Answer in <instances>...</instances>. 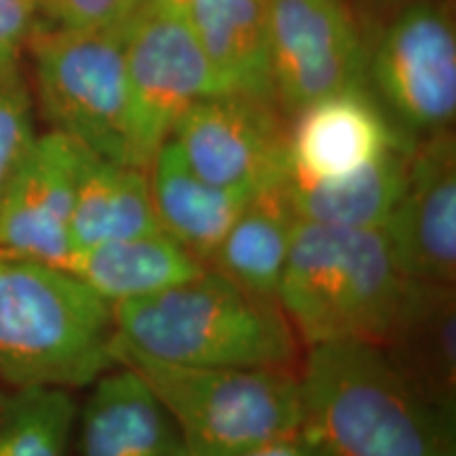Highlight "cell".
<instances>
[{
  "label": "cell",
  "instance_id": "1",
  "mask_svg": "<svg viewBox=\"0 0 456 456\" xmlns=\"http://www.w3.org/2000/svg\"><path fill=\"white\" fill-rule=\"evenodd\" d=\"M300 389L305 425L334 456H456V416L420 395L380 346H309Z\"/></svg>",
  "mask_w": 456,
  "mask_h": 456
},
{
  "label": "cell",
  "instance_id": "2",
  "mask_svg": "<svg viewBox=\"0 0 456 456\" xmlns=\"http://www.w3.org/2000/svg\"><path fill=\"white\" fill-rule=\"evenodd\" d=\"M117 338L159 362L300 370L302 342L279 302L208 266L191 281L112 306Z\"/></svg>",
  "mask_w": 456,
  "mask_h": 456
},
{
  "label": "cell",
  "instance_id": "3",
  "mask_svg": "<svg viewBox=\"0 0 456 456\" xmlns=\"http://www.w3.org/2000/svg\"><path fill=\"white\" fill-rule=\"evenodd\" d=\"M412 283L393 258L383 228L298 220L277 302L305 349L328 342L380 346Z\"/></svg>",
  "mask_w": 456,
  "mask_h": 456
},
{
  "label": "cell",
  "instance_id": "4",
  "mask_svg": "<svg viewBox=\"0 0 456 456\" xmlns=\"http://www.w3.org/2000/svg\"><path fill=\"white\" fill-rule=\"evenodd\" d=\"M112 305L61 266L0 252V380L87 389L114 362Z\"/></svg>",
  "mask_w": 456,
  "mask_h": 456
},
{
  "label": "cell",
  "instance_id": "5",
  "mask_svg": "<svg viewBox=\"0 0 456 456\" xmlns=\"http://www.w3.org/2000/svg\"><path fill=\"white\" fill-rule=\"evenodd\" d=\"M112 353L163 403L186 456H237L305 425L300 370L178 366L121 338Z\"/></svg>",
  "mask_w": 456,
  "mask_h": 456
},
{
  "label": "cell",
  "instance_id": "6",
  "mask_svg": "<svg viewBox=\"0 0 456 456\" xmlns=\"http://www.w3.org/2000/svg\"><path fill=\"white\" fill-rule=\"evenodd\" d=\"M28 49L49 127L94 155L127 165L125 28H34Z\"/></svg>",
  "mask_w": 456,
  "mask_h": 456
},
{
  "label": "cell",
  "instance_id": "7",
  "mask_svg": "<svg viewBox=\"0 0 456 456\" xmlns=\"http://www.w3.org/2000/svg\"><path fill=\"white\" fill-rule=\"evenodd\" d=\"M127 165L146 169L195 102L224 94L180 9L148 3L125 26Z\"/></svg>",
  "mask_w": 456,
  "mask_h": 456
},
{
  "label": "cell",
  "instance_id": "8",
  "mask_svg": "<svg viewBox=\"0 0 456 456\" xmlns=\"http://www.w3.org/2000/svg\"><path fill=\"white\" fill-rule=\"evenodd\" d=\"M273 102L237 94L199 100L169 138L203 180L226 191L260 195L289 175L288 127Z\"/></svg>",
  "mask_w": 456,
  "mask_h": 456
},
{
  "label": "cell",
  "instance_id": "9",
  "mask_svg": "<svg viewBox=\"0 0 456 456\" xmlns=\"http://www.w3.org/2000/svg\"><path fill=\"white\" fill-rule=\"evenodd\" d=\"M368 81L408 134L448 131L456 117V37L433 3L410 4L368 57Z\"/></svg>",
  "mask_w": 456,
  "mask_h": 456
},
{
  "label": "cell",
  "instance_id": "10",
  "mask_svg": "<svg viewBox=\"0 0 456 456\" xmlns=\"http://www.w3.org/2000/svg\"><path fill=\"white\" fill-rule=\"evenodd\" d=\"M273 85L288 118L311 102L368 85V53L340 0H269Z\"/></svg>",
  "mask_w": 456,
  "mask_h": 456
},
{
  "label": "cell",
  "instance_id": "11",
  "mask_svg": "<svg viewBox=\"0 0 456 456\" xmlns=\"http://www.w3.org/2000/svg\"><path fill=\"white\" fill-rule=\"evenodd\" d=\"M87 148L60 131L38 134L0 199V252L66 269Z\"/></svg>",
  "mask_w": 456,
  "mask_h": 456
},
{
  "label": "cell",
  "instance_id": "12",
  "mask_svg": "<svg viewBox=\"0 0 456 456\" xmlns=\"http://www.w3.org/2000/svg\"><path fill=\"white\" fill-rule=\"evenodd\" d=\"M397 266L420 283L456 281V148L448 131L412 146L408 180L383 226Z\"/></svg>",
  "mask_w": 456,
  "mask_h": 456
},
{
  "label": "cell",
  "instance_id": "13",
  "mask_svg": "<svg viewBox=\"0 0 456 456\" xmlns=\"http://www.w3.org/2000/svg\"><path fill=\"white\" fill-rule=\"evenodd\" d=\"M289 121V175L306 182L345 178L391 148L410 146L366 87L319 98Z\"/></svg>",
  "mask_w": 456,
  "mask_h": 456
},
{
  "label": "cell",
  "instance_id": "14",
  "mask_svg": "<svg viewBox=\"0 0 456 456\" xmlns=\"http://www.w3.org/2000/svg\"><path fill=\"white\" fill-rule=\"evenodd\" d=\"M72 456H186L174 420L134 370L117 363L78 406Z\"/></svg>",
  "mask_w": 456,
  "mask_h": 456
},
{
  "label": "cell",
  "instance_id": "15",
  "mask_svg": "<svg viewBox=\"0 0 456 456\" xmlns=\"http://www.w3.org/2000/svg\"><path fill=\"white\" fill-rule=\"evenodd\" d=\"M380 349L420 395L456 416L454 285L414 281Z\"/></svg>",
  "mask_w": 456,
  "mask_h": 456
},
{
  "label": "cell",
  "instance_id": "16",
  "mask_svg": "<svg viewBox=\"0 0 456 456\" xmlns=\"http://www.w3.org/2000/svg\"><path fill=\"white\" fill-rule=\"evenodd\" d=\"M182 13L224 94L277 104L269 0H188Z\"/></svg>",
  "mask_w": 456,
  "mask_h": 456
},
{
  "label": "cell",
  "instance_id": "17",
  "mask_svg": "<svg viewBox=\"0 0 456 456\" xmlns=\"http://www.w3.org/2000/svg\"><path fill=\"white\" fill-rule=\"evenodd\" d=\"M146 175L161 231L205 265L245 205L256 197L203 180L171 138L155 152Z\"/></svg>",
  "mask_w": 456,
  "mask_h": 456
},
{
  "label": "cell",
  "instance_id": "18",
  "mask_svg": "<svg viewBox=\"0 0 456 456\" xmlns=\"http://www.w3.org/2000/svg\"><path fill=\"white\" fill-rule=\"evenodd\" d=\"M66 269L114 306L191 281L208 265L159 228L77 252Z\"/></svg>",
  "mask_w": 456,
  "mask_h": 456
},
{
  "label": "cell",
  "instance_id": "19",
  "mask_svg": "<svg viewBox=\"0 0 456 456\" xmlns=\"http://www.w3.org/2000/svg\"><path fill=\"white\" fill-rule=\"evenodd\" d=\"M412 146L391 148L366 167L338 180L306 182L288 175L283 195L302 222L383 228L406 188Z\"/></svg>",
  "mask_w": 456,
  "mask_h": 456
},
{
  "label": "cell",
  "instance_id": "20",
  "mask_svg": "<svg viewBox=\"0 0 456 456\" xmlns=\"http://www.w3.org/2000/svg\"><path fill=\"white\" fill-rule=\"evenodd\" d=\"M159 228L146 169L87 152L72 212V256Z\"/></svg>",
  "mask_w": 456,
  "mask_h": 456
},
{
  "label": "cell",
  "instance_id": "21",
  "mask_svg": "<svg viewBox=\"0 0 456 456\" xmlns=\"http://www.w3.org/2000/svg\"><path fill=\"white\" fill-rule=\"evenodd\" d=\"M298 224L283 186L256 195L222 239L208 266L260 298L277 302L285 262Z\"/></svg>",
  "mask_w": 456,
  "mask_h": 456
},
{
  "label": "cell",
  "instance_id": "22",
  "mask_svg": "<svg viewBox=\"0 0 456 456\" xmlns=\"http://www.w3.org/2000/svg\"><path fill=\"white\" fill-rule=\"evenodd\" d=\"M57 387L0 389V456H72L78 403Z\"/></svg>",
  "mask_w": 456,
  "mask_h": 456
},
{
  "label": "cell",
  "instance_id": "23",
  "mask_svg": "<svg viewBox=\"0 0 456 456\" xmlns=\"http://www.w3.org/2000/svg\"><path fill=\"white\" fill-rule=\"evenodd\" d=\"M38 138L32 98L20 70L0 72V199Z\"/></svg>",
  "mask_w": 456,
  "mask_h": 456
},
{
  "label": "cell",
  "instance_id": "24",
  "mask_svg": "<svg viewBox=\"0 0 456 456\" xmlns=\"http://www.w3.org/2000/svg\"><path fill=\"white\" fill-rule=\"evenodd\" d=\"M148 0H41L51 26L70 30L125 28Z\"/></svg>",
  "mask_w": 456,
  "mask_h": 456
},
{
  "label": "cell",
  "instance_id": "25",
  "mask_svg": "<svg viewBox=\"0 0 456 456\" xmlns=\"http://www.w3.org/2000/svg\"><path fill=\"white\" fill-rule=\"evenodd\" d=\"M41 0H0V72L20 70V55L37 28Z\"/></svg>",
  "mask_w": 456,
  "mask_h": 456
},
{
  "label": "cell",
  "instance_id": "26",
  "mask_svg": "<svg viewBox=\"0 0 456 456\" xmlns=\"http://www.w3.org/2000/svg\"><path fill=\"white\" fill-rule=\"evenodd\" d=\"M237 456H334V452L315 431L302 425L300 429L262 442Z\"/></svg>",
  "mask_w": 456,
  "mask_h": 456
},
{
  "label": "cell",
  "instance_id": "27",
  "mask_svg": "<svg viewBox=\"0 0 456 456\" xmlns=\"http://www.w3.org/2000/svg\"><path fill=\"white\" fill-rule=\"evenodd\" d=\"M151 3H157V4H163V7H171V9H184V4L188 0H151Z\"/></svg>",
  "mask_w": 456,
  "mask_h": 456
}]
</instances>
